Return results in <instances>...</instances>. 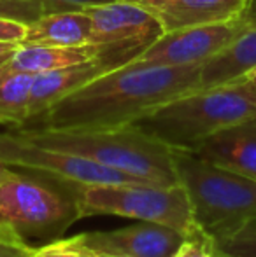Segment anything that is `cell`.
Returning <instances> with one entry per match:
<instances>
[{
	"mask_svg": "<svg viewBox=\"0 0 256 257\" xmlns=\"http://www.w3.org/2000/svg\"><path fill=\"white\" fill-rule=\"evenodd\" d=\"M60 241H62L65 247L72 248V250H77L79 254H82L84 257H128V255H120V254H109V252L93 250V248H88V247H84V245L77 243L74 238H60Z\"/></svg>",
	"mask_w": 256,
	"mask_h": 257,
	"instance_id": "cb8c5ba5",
	"label": "cell"
},
{
	"mask_svg": "<svg viewBox=\"0 0 256 257\" xmlns=\"http://www.w3.org/2000/svg\"><path fill=\"white\" fill-rule=\"evenodd\" d=\"M37 247L16 233L11 226L0 222V257H35Z\"/></svg>",
	"mask_w": 256,
	"mask_h": 257,
	"instance_id": "ffe728a7",
	"label": "cell"
},
{
	"mask_svg": "<svg viewBox=\"0 0 256 257\" xmlns=\"http://www.w3.org/2000/svg\"><path fill=\"white\" fill-rule=\"evenodd\" d=\"M13 132L39 146L92 159L147 184H179L172 149L135 124L102 130L18 128Z\"/></svg>",
	"mask_w": 256,
	"mask_h": 257,
	"instance_id": "7a4b0ae2",
	"label": "cell"
},
{
	"mask_svg": "<svg viewBox=\"0 0 256 257\" xmlns=\"http://www.w3.org/2000/svg\"><path fill=\"white\" fill-rule=\"evenodd\" d=\"M77 243L93 250L128 257H174L185 234L168 226L139 220L137 224L113 231H92L72 236Z\"/></svg>",
	"mask_w": 256,
	"mask_h": 257,
	"instance_id": "8fae6325",
	"label": "cell"
},
{
	"mask_svg": "<svg viewBox=\"0 0 256 257\" xmlns=\"http://www.w3.org/2000/svg\"><path fill=\"white\" fill-rule=\"evenodd\" d=\"M81 217L118 215L168 226L188 234L197 224L190 198L181 184L158 186L147 182L72 186Z\"/></svg>",
	"mask_w": 256,
	"mask_h": 257,
	"instance_id": "5b68a950",
	"label": "cell"
},
{
	"mask_svg": "<svg viewBox=\"0 0 256 257\" xmlns=\"http://www.w3.org/2000/svg\"><path fill=\"white\" fill-rule=\"evenodd\" d=\"M35 257H65V255L55 245V241H51V243H44L42 247H37Z\"/></svg>",
	"mask_w": 256,
	"mask_h": 257,
	"instance_id": "484cf974",
	"label": "cell"
},
{
	"mask_svg": "<svg viewBox=\"0 0 256 257\" xmlns=\"http://www.w3.org/2000/svg\"><path fill=\"white\" fill-rule=\"evenodd\" d=\"M125 2L139 4V6H144V7H147V9H151V7H156L158 4H161L163 0H125Z\"/></svg>",
	"mask_w": 256,
	"mask_h": 257,
	"instance_id": "4316f807",
	"label": "cell"
},
{
	"mask_svg": "<svg viewBox=\"0 0 256 257\" xmlns=\"http://www.w3.org/2000/svg\"><path fill=\"white\" fill-rule=\"evenodd\" d=\"M28 25L23 21L9 20V18H0V42H14V44H23L27 37Z\"/></svg>",
	"mask_w": 256,
	"mask_h": 257,
	"instance_id": "603a6c76",
	"label": "cell"
},
{
	"mask_svg": "<svg viewBox=\"0 0 256 257\" xmlns=\"http://www.w3.org/2000/svg\"><path fill=\"white\" fill-rule=\"evenodd\" d=\"M92 42V18L84 11L42 14L28 23L21 46H82Z\"/></svg>",
	"mask_w": 256,
	"mask_h": 257,
	"instance_id": "2e32d148",
	"label": "cell"
},
{
	"mask_svg": "<svg viewBox=\"0 0 256 257\" xmlns=\"http://www.w3.org/2000/svg\"><path fill=\"white\" fill-rule=\"evenodd\" d=\"M0 161L11 168H23L49 175L67 186L144 182L137 177L107 168L92 159L34 144L13 130L0 132Z\"/></svg>",
	"mask_w": 256,
	"mask_h": 257,
	"instance_id": "52a82bcc",
	"label": "cell"
},
{
	"mask_svg": "<svg viewBox=\"0 0 256 257\" xmlns=\"http://www.w3.org/2000/svg\"><path fill=\"white\" fill-rule=\"evenodd\" d=\"M254 0H163L151 7L165 32L228 21L244 14Z\"/></svg>",
	"mask_w": 256,
	"mask_h": 257,
	"instance_id": "4fadbf2b",
	"label": "cell"
},
{
	"mask_svg": "<svg viewBox=\"0 0 256 257\" xmlns=\"http://www.w3.org/2000/svg\"><path fill=\"white\" fill-rule=\"evenodd\" d=\"M202 65L128 61L75 89L23 128L102 130L135 124L161 105L200 89Z\"/></svg>",
	"mask_w": 256,
	"mask_h": 257,
	"instance_id": "6da1fadb",
	"label": "cell"
},
{
	"mask_svg": "<svg viewBox=\"0 0 256 257\" xmlns=\"http://www.w3.org/2000/svg\"><path fill=\"white\" fill-rule=\"evenodd\" d=\"M256 68V23L202 65L200 89L239 81Z\"/></svg>",
	"mask_w": 256,
	"mask_h": 257,
	"instance_id": "9a60e30c",
	"label": "cell"
},
{
	"mask_svg": "<svg viewBox=\"0 0 256 257\" xmlns=\"http://www.w3.org/2000/svg\"><path fill=\"white\" fill-rule=\"evenodd\" d=\"M254 23L256 9L253 4L246 13L233 20L163 32L132 61L158 67L205 63L209 58L223 51Z\"/></svg>",
	"mask_w": 256,
	"mask_h": 257,
	"instance_id": "ba28073f",
	"label": "cell"
},
{
	"mask_svg": "<svg viewBox=\"0 0 256 257\" xmlns=\"http://www.w3.org/2000/svg\"><path fill=\"white\" fill-rule=\"evenodd\" d=\"M79 219H82L81 208L72 186L56 189L14 168L0 180V222L25 240L51 243Z\"/></svg>",
	"mask_w": 256,
	"mask_h": 257,
	"instance_id": "8992f818",
	"label": "cell"
},
{
	"mask_svg": "<svg viewBox=\"0 0 256 257\" xmlns=\"http://www.w3.org/2000/svg\"><path fill=\"white\" fill-rule=\"evenodd\" d=\"M11 170H13V168H11V166H7L6 163H2V161H0V180H2L4 177H7V175H9V173H11Z\"/></svg>",
	"mask_w": 256,
	"mask_h": 257,
	"instance_id": "f1b7e54d",
	"label": "cell"
},
{
	"mask_svg": "<svg viewBox=\"0 0 256 257\" xmlns=\"http://www.w3.org/2000/svg\"><path fill=\"white\" fill-rule=\"evenodd\" d=\"M137 54H139V51L114 49V51H109L104 56L86 61V63L70 65V67L56 68V70L42 72V74L34 75L27 122L37 119L39 115L44 114L56 102H60L67 95L74 93L75 89L82 88L95 77L135 60Z\"/></svg>",
	"mask_w": 256,
	"mask_h": 257,
	"instance_id": "30bf717a",
	"label": "cell"
},
{
	"mask_svg": "<svg viewBox=\"0 0 256 257\" xmlns=\"http://www.w3.org/2000/svg\"><path fill=\"white\" fill-rule=\"evenodd\" d=\"M251 117H256V89L237 81L179 96L135 126L170 149L192 151L219 130Z\"/></svg>",
	"mask_w": 256,
	"mask_h": 257,
	"instance_id": "3957f363",
	"label": "cell"
},
{
	"mask_svg": "<svg viewBox=\"0 0 256 257\" xmlns=\"http://www.w3.org/2000/svg\"><path fill=\"white\" fill-rule=\"evenodd\" d=\"M239 81H242V82H247V84L251 86V88H254L256 89V68L253 72H249L247 75H244V77H240ZM237 82V81H235Z\"/></svg>",
	"mask_w": 256,
	"mask_h": 257,
	"instance_id": "83f0119b",
	"label": "cell"
},
{
	"mask_svg": "<svg viewBox=\"0 0 256 257\" xmlns=\"http://www.w3.org/2000/svg\"><path fill=\"white\" fill-rule=\"evenodd\" d=\"M216 241L202 227L195 226L176 250L174 257H216Z\"/></svg>",
	"mask_w": 256,
	"mask_h": 257,
	"instance_id": "d6986e66",
	"label": "cell"
},
{
	"mask_svg": "<svg viewBox=\"0 0 256 257\" xmlns=\"http://www.w3.org/2000/svg\"><path fill=\"white\" fill-rule=\"evenodd\" d=\"M34 75L0 67V124L18 130L28 121Z\"/></svg>",
	"mask_w": 256,
	"mask_h": 257,
	"instance_id": "e0dca14e",
	"label": "cell"
},
{
	"mask_svg": "<svg viewBox=\"0 0 256 257\" xmlns=\"http://www.w3.org/2000/svg\"><path fill=\"white\" fill-rule=\"evenodd\" d=\"M21 48V44H14V42H0V67L11 61L14 58V54L18 53V49Z\"/></svg>",
	"mask_w": 256,
	"mask_h": 257,
	"instance_id": "d4e9b609",
	"label": "cell"
},
{
	"mask_svg": "<svg viewBox=\"0 0 256 257\" xmlns=\"http://www.w3.org/2000/svg\"><path fill=\"white\" fill-rule=\"evenodd\" d=\"M216 257H228V255L223 254V252H219V250H216Z\"/></svg>",
	"mask_w": 256,
	"mask_h": 257,
	"instance_id": "f546056e",
	"label": "cell"
},
{
	"mask_svg": "<svg viewBox=\"0 0 256 257\" xmlns=\"http://www.w3.org/2000/svg\"><path fill=\"white\" fill-rule=\"evenodd\" d=\"M44 14V9L34 0H0V18L32 23Z\"/></svg>",
	"mask_w": 256,
	"mask_h": 257,
	"instance_id": "44dd1931",
	"label": "cell"
},
{
	"mask_svg": "<svg viewBox=\"0 0 256 257\" xmlns=\"http://www.w3.org/2000/svg\"><path fill=\"white\" fill-rule=\"evenodd\" d=\"M86 13L92 18V44L142 53L165 32L153 11L125 0L88 7Z\"/></svg>",
	"mask_w": 256,
	"mask_h": 257,
	"instance_id": "9c48e42d",
	"label": "cell"
},
{
	"mask_svg": "<svg viewBox=\"0 0 256 257\" xmlns=\"http://www.w3.org/2000/svg\"><path fill=\"white\" fill-rule=\"evenodd\" d=\"M172 158L195 224L216 243L256 220V179L221 168L192 151L172 149Z\"/></svg>",
	"mask_w": 256,
	"mask_h": 257,
	"instance_id": "277c9868",
	"label": "cell"
},
{
	"mask_svg": "<svg viewBox=\"0 0 256 257\" xmlns=\"http://www.w3.org/2000/svg\"><path fill=\"white\" fill-rule=\"evenodd\" d=\"M192 153L230 172L256 179V117L219 130Z\"/></svg>",
	"mask_w": 256,
	"mask_h": 257,
	"instance_id": "7c38bea8",
	"label": "cell"
},
{
	"mask_svg": "<svg viewBox=\"0 0 256 257\" xmlns=\"http://www.w3.org/2000/svg\"><path fill=\"white\" fill-rule=\"evenodd\" d=\"M44 9V14L48 13H60V11H84L88 7L102 6L114 0H34Z\"/></svg>",
	"mask_w": 256,
	"mask_h": 257,
	"instance_id": "7402d4cb",
	"label": "cell"
},
{
	"mask_svg": "<svg viewBox=\"0 0 256 257\" xmlns=\"http://www.w3.org/2000/svg\"><path fill=\"white\" fill-rule=\"evenodd\" d=\"M216 248L228 257H256V220H251L235 234L216 243Z\"/></svg>",
	"mask_w": 256,
	"mask_h": 257,
	"instance_id": "ac0fdd59",
	"label": "cell"
},
{
	"mask_svg": "<svg viewBox=\"0 0 256 257\" xmlns=\"http://www.w3.org/2000/svg\"><path fill=\"white\" fill-rule=\"evenodd\" d=\"M109 51H114V49L107 46L92 44V42L82 46H21L13 60L7 61L2 68L37 75L42 72L97 60Z\"/></svg>",
	"mask_w": 256,
	"mask_h": 257,
	"instance_id": "5bb4252c",
	"label": "cell"
}]
</instances>
